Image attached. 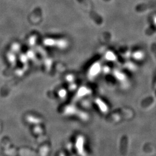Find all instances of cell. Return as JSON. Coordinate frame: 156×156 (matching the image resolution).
I'll list each match as a JSON object with an SVG mask.
<instances>
[{
    "mask_svg": "<svg viewBox=\"0 0 156 156\" xmlns=\"http://www.w3.org/2000/svg\"><path fill=\"white\" fill-rule=\"evenodd\" d=\"M145 57V54L143 51H138L135 53H134V58L136 59V60H142Z\"/></svg>",
    "mask_w": 156,
    "mask_h": 156,
    "instance_id": "obj_1",
    "label": "cell"
},
{
    "mask_svg": "<svg viewBox=\"0 0 156 156\" xmlns=\"http://www.w3.org/2000/svg\"><path fill=\"white\" fill-rule=\"evenodd\" d=\"M153 22H154V25H156V17H155L154 18V19H153Z\"/></svg>",
    "mask_w": 156,
    "mask_h": 156,
    "instance_id": "obj_2",
    "label": "cell"
}]
</instances>
